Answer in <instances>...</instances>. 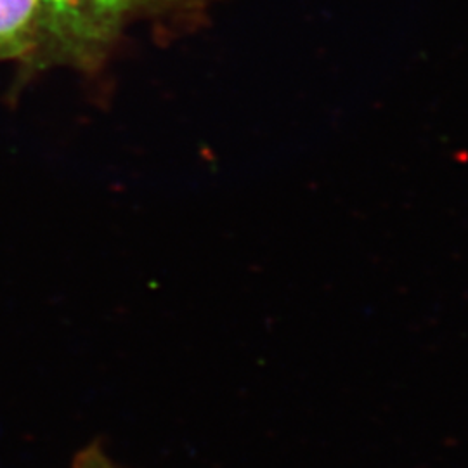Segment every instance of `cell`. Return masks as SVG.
Returning <instances> with one entry per match:
<instances>
[{"instance_id":"cell-1","label":"cell","mask_w":468,"mask_h":468,"mask_svg":"<svg viewBox=\"0 0 468 468\" xmlns=\"http://www.w3.org/2000/svg\"><path fill=\"white\" fill-rule=\"evenodd\" d=\"M201 0H42L40 67L98 59L127 19Z\"/></svg>"},{"instance_id":"cell-2","label":"cell","mask_w":468,"mask_h":468,"mask_svg":"<svg viewBox=\"0 0 468 468\" xmlns=\"http://www.w3.org/2000/svg\"><path fill=\"white\" fill-rule=\"evenodd\" d=\"M42 0H0V63L40 67Z\"/></svg>"},{"instance_id":"cell-3","label":"cell","mask_w":468,"mask_h":468,"mask_svg":"<svg viewBox=\"0 0 468 468\" xmlns=\"http://www.w3.org/2000/svg\"><path fill=\"white\" fill-rule=\"evenodd\" d=\"M73 468H122L115 465L98 444H90L73 460Z\"/></svg>"}]
</instances>
